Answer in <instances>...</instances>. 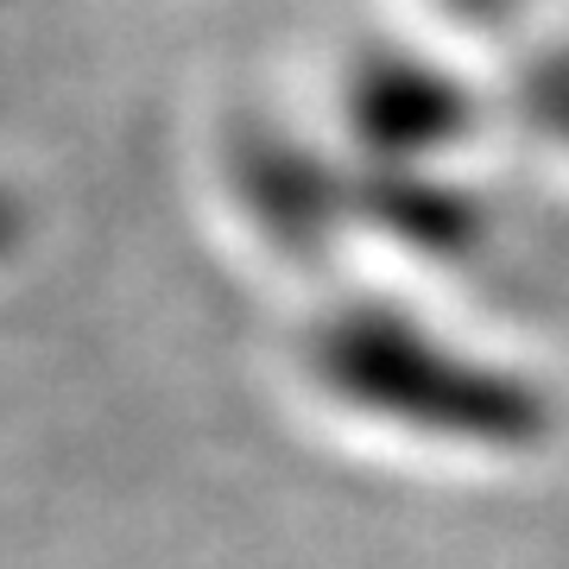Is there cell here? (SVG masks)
Segmentation results:
<instances>
[{"label":"cell","mask_w":569,"mask_h":569,"mask_svg":"<svg viewBox=\"0 0 569 569\" xmlns=\"http://www.w3.org/2000/svg\"><path fill=\"white\" fill-rule=\"evenodd\" d=\"M310 361H317V380L342 406L406 430L493 443V449H526V437L545 430L538 392H526L519 380H507L481 361L449 355L437 336L411 329L392 310L336 317L329 329H317Z\"/></svg>","instance_id":"obj_1"},{"label":"cell","mask_w":569,"mask_h":569,"mask_svg":"<svg viewBox=\"0 0 569 569\" xmlns=\"http://www.w3.org/2000/svg\"><path fill=\"white\" fill-rule=\"evenodd\" d=\"M355 121H361V133L373 146H437L449 127L462 121V96L443 77L380 63L355 89Z\"/></svg>","instance_id":"obj_2"},{"label":"cell","mask_w":569,"mask_h":569,"mask_svg":"<svg viewBox=\"0 0 569 569\" xmlns=\"http://www.w3.org/2000/svg\"><path fill=\"white\" fill-rule=\"evenodd\" d=\"M526 89H531L538 121H545L557 140H569V58L545 63V70H538V82H526Z\"/></svg>","instance_id":"obj_3"},{"label":"cell","mask_w":569,"mask_h":569,"mask_svg":"<svg viewBox=\"0 0 569 569\" xmlns=\"http://www.w3.org/2000/svg\"><path fill=\"white\" fill-rule=\"evenodd\" d=\"M468 13H493V7H500V0H462Z\"/></svg>","instance_id":"obj_4"},{"label":"cell","mask_w":569,"mask_h":569,"mask_svg":"<svg viewBox=\"0 0 569 569\" xmlns=\"http://www.w3.org/2000/svg\"><path fill=\"white\" fill-rule=\"evenodd\" d=\"M0 241H7V222H0Z\"/></svg>","instance_id":"obj_5"}]
</instances>
